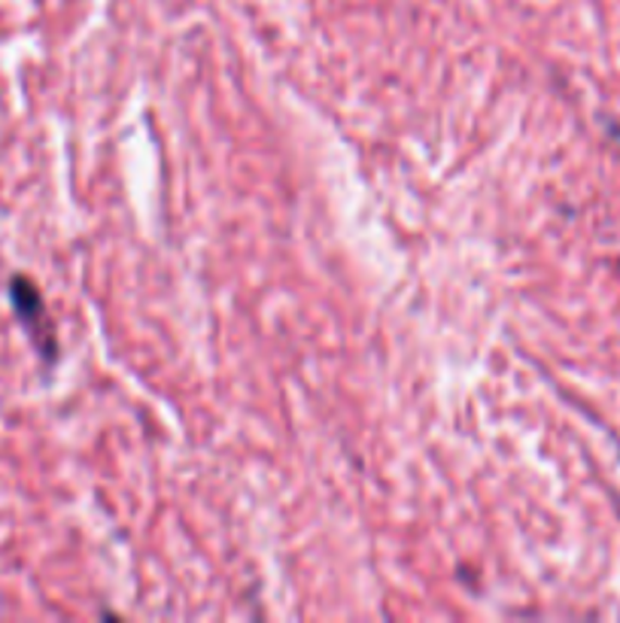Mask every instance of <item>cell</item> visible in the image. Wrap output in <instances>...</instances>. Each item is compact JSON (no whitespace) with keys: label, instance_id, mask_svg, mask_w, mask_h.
Instances as JSON below:
<instances>
[{"label":"cell","instance_id":"cell-1","mask_svg":"<svg viewBox=\"0 0 620 623\" xmlns=\"http://www.w3.org/2000/svg\"><path fill=\"white\" fill-rule=\"evenodd\" d=\"M10 298H13L15 316L25 323L28 335L34 338V344L40 347V353L52 359L55 357V341H52V328L46 323V308L44 298L37 292V286L25 277H13L10 283Z\"/></svg>","mask_w":620,"mask_h":623}]
</instances>
